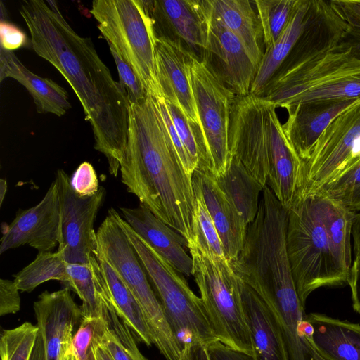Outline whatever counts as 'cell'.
<instances>
[{"label":"cell","mask_w":360,"mask_h":360,"mask_svg":"<svg viewBox=\"0 0 360 360\" xmlns=\"http://www.w3.org/2000/svg\"><path fill=\"white\" fill-rule=\"evenodd\" d=\"M207 347L210 360H257L256 356L231 349L219 341Z\"/></svg>","instance_id":"obj_42"},{"label":"cell","mask_w":360,"mask_h":360,"mask_svg":"<svg viewBox=\"0 0 360 360\" xmlns=\"http://www.w3.org/2000/svg\"><path fill=\"white\" fill-rule=\"evenodd\" d=\"M65 287L73 290L82 302L83 319L102 318L108 291L97 257L87 263H68Z\"/></svg>","instance_id":"obj_27"},{"label":"cell","mask_w":360,"mask_h":360,"mask_svg":"<svg viewBox=\"0 0 360 360\" xmlns=\"http://www.w3.org/2000/svg\"><path fill=\"white\" fill-rule=\"evenodd\" d=\"M286 245L298 297L322 287L348 285L349 273L338 262L325 229L318 193L296 198L288 210Z\"/></svg>","instance_id":"obj_4"},{"label":"cell","mask_w":360,"mask_h":360,"mask_svg":"<svg viewBox=\"0 0 360 360\" xmlns=\"http://www.w3.org/2000/svg\"><path fill=\"white\" fill-rule=\"evenodd\" d=\"M360 161V98L336 116L304 162V184L299 194L319 193Z\"/></svg>","instance_id":"obj_10"},{"label":"cell","mask_w":360,"mask_h":360,"mask_svg":"<svg viewBox=\"0 0 360 360\" xmlns=\"http://www.w3.org/2000/svg\"><path fill=\"white\" fill-rule=\"evenodd\" d=\"M117 213L114 208H110L96 231L97 253L113 267L133 294L154 342L165 345L174 339V333L146 272L118 221Z\"/></svg>","instance_id":"obj_8"},{"label":"cell","mask_w":360,"mask_h":360,"mask_svg":"<svg viewBox=\"0 0 360 360\" xmlns=\"http://www.w3.org/2000/svg\"><path fill=\"white\" fill-rule=\"evenodd\" d=\"M38 333L37 325L30 322L3 330L0 337L1 360H30Z\"/></svg>","instance_id":"obj_34"},{"label":"cell","mask_w":360,"mask_h":360,"mask_svg":"<svg viewBox=\"0 0 360 360\" xmlns=\"http://www.w3.org/2000/svg\"><path fill=\"white\" fill-rule=\"evenodd\" d=\"M192 183L195 196V219L193 239L190 243L194 244L215 261H227L219 236L205 202L199 171L194 172Z\"/></svg>","instance_id":"obj_31"},{"label":"cell","mask_w":360,"mask_h":360,"mask_svg":"<svg viewBox=\"0 0 360 360\" xmlns=\"http://www.w3.org/2000/svg\"><path fill=\"white\" fill-rule=\"evenodd\" d=\"M317 193L323 224L335 256L342 269L349 273L352 264V226L356 212L321 193Z\"/></svg>","instance_id":"obj_29"},{"label":"cell","mask_w":360,"mask_h":360,"mask_svg":"<svg viewBox=\"0 0 360 360\" xmlns=\"http://www.w3.org/2000/svg\"><path fill=\"white\" fill-rule=\"evenodd\" d=\"M351 288L352 307L360 314V256L356 257L352 262L348 279Z\"/></svg>","instance_id":"obj_44"},{"label":"cell","mask_w":360,"mask_h":360,"mask_svg":"<svg viewBox=\"0 0 360 360\" xmlns=\"http://www.w3.org/2000/svg\"><path fill=\"white\" fill-rule=\"evenodd\" d=\"M319 193L352 212L360 211V161Z\"/></svg>","instance_id":"obj_35"},{"label":"cell","mask_w":360,"mask_h":360,"mask_svg":"<svg viewBox=\"0 0 360 360\" xmlns=\"http://www.w3.org/2000/svg\"><path fill=\"white\" fill-rule=\"evenodd\" d=\"M101 319H82L72 342V349L77 360H94L93 350Z\"/></svg>","instance_id":"obj_36"},{"label":"cell","mask_w":360,"mask_h":360,"mask_svg":"<svg viewBox=\"0 0 360 360\" xmlns=\"http://www.w3.org/2000/svg\"><path fill=\"white\" fill-rule=\"evenodd\" d=\"M262 105L269 141L266 186L281 205L288 210L303 187L304 162L285 134L276 113L277 107L264 98Z\"/></svg>","instance_id":"obj_14"},{"label":"cell","mask_w":360,"mask_h":360,"mask_svg":"<svg viewBox=\"0 0 360 360\" xmlns=\"http://www.w3.org/2000/svg\"><path fill=\"white\" fill-rule=\"evenodd\" d=\"M119 75V83L127 94L129 103H137L148 96L132 68L114 51L110 49Z\"/></svg>","instance_id":"obj_37"},{"label":"cell","mask_w":360,"mask_h":360,"mask_svg":"<svg viewBox=\"0 0 360 360\" xmlns=\"http://www.w3.org/2000/svg\"><path fill=\"white\" fill-rule=\"evenodd\" d=\"M20 13L34 52L69 83L91 124L94 149L107 159L116 177L127 142L129 101L99 57L91 39L79 35L55 1L25 0Z\"/></svg>","instance_id":"obj_1"},{"label":"cell","mask_w":360,"mask_h":360,"mask_svg":"<svg viewBox=\"0 0 360 360\" xmlns=\"http://www.w3.org/2000/svg\"><path fill=\"white\" fill-rule=\"evenodd\" d=\"M93 353L94 360H114L109 352L98 343H95Z\"/></svg>","instance_id":"obj_49"},{"label":"cell","mask_w":360,"mask_h":360,"mask_svg":"<svg viewBox=\"0 0 360 360\" xmlns=\"http://www.w3.org/2000/svg\"><path fill=\"white\" fill-rule=\"evenodd\" d=\"M128 192L184 238L193 239L195 196L155 97L129 103L127 142L120 164Z\"/></svg>","instance_id":"obj_2"},{"label":"cell","mask_w":360,"mask_h":360,"mask_svg":"<svg viewBox=\"0 0 360 360\" xmlns=\"http://www.w3.org/2000/svg\"><path fill=\"white\" fill-rule=\"evenodd\" d=\"M131 331L115 311L108 293L96 343L103 346L114 360H148L140 352Z\"/></svg>","instance_id":"obj_30"},{"label":"cell","mask_w":360,"mask_h":360,"mask_svg":"<svg viewBox=\"0 0 360 360\" xmlns=\"http://www.w3.org/2000/svg\"><path fill=\"white\" fill-rule=\"evenodd\" d=\"M11 77L30 93L39 113L62 116L71 105L66 90L51 79L41 77L28 70L13 51L0 49V80Z\"/></svg>","instance_id":"obj_23"},{"label":"cell","mask_w":360,"mask_h":360,"mask_svg":"<svg viewBox=\"0 0 360 360\" xmlns=\"http://www.w3.org/2000/svg\"><path fill=\"white\" fill-rule=\"evenodd\" d=\"M306 320V338L323 360H360L359 323L319 313Z\"/></svg>","instance_id":"obj_20"},{"label":"cell","mask_w":360,"mask_h":360,"mask_svg":"<svg viewBox=\"0 0 360 360\" xmlns=\"http://www.w3.org/2000/svg\"><path fill=\"white\" fill-rule=\"evenodd\" d=\"M311 0H297L286 27L269 49L265 50L252 82L250 94L262 96L268 84L290 55L307 21Z\"/></svg>","instance_id":"obj_25"},{"label":"cell","mask_w":360,"mask_h":360,"mask_svg":"<svg viewBox=\"0 0 360 360\" xmlns=\"http://www.w3.org/2000/svg\"><path fill=\"white\" fill-rule=\"evenodd\" d=\"M187 248L193 261L192 275L217 340L256 356L243 311L238 277L227 261L212 259L193 243Z\"/></svg>","instance_id":"obj_7"},{"label":"cell","mask_w":360,"mask_h":360,"mask_svg":"<svg viewBox=\"0 0 360 360\" xmlns=\"http://www.w3.org/2000/svg\"><path fill=\"white\" fill-rule=\"evenodd\" d=\"M70 289L41 292L33 304L37 326L42 338L46 360H62L70 349L75 329L83 318L82 307Z\"/></svg>","instance_id":"obj_15"},{"label":"cell","mask_w":360,"mask_h":360,"mask_svg":"<svg viewBox=\"0 0 360 360\" xmlns=\"http://www.w3.org/2000/svg\"><path fill=\"white\" fill-rule=\"evenodd\" d=\"M191 51L181 42L156 36V63L162 96L200 129L191 77Z\"/></svg>","instance_id":"obj_17"},{"label":"cell","mask_w":360,"mask_h":360,"mask_svg":"<svg viewBox=\"0 0 360 360\" xmlns=\"http://www.w3.org/2000/svg\"><path fill=\"white\" fill-rule=\"evenodd\" d=\"M20 308L19 290L14 281L0 280V315L15 314Z\"/></svg>","instance_id":"obj_40"},{"label":"cell","mask_w":360,"mask_h":360,"mask_svg":"<svg viewBox=\"0 0 360 360\" xmlns=\"http://www.w3.org/2000/svg\"><path fill=\"white\" fill-rule=\"evenodd\" d=\"M352 238L355 257H359L360 256V211L354 215Z\"/></svg>","instance_id":"obj_47"},{"label":"cell","mask_w":360,"mask_h":360,"mask_svg":"<svg viewBox=\"0 0 360 360\" xmlns=\"http://www.w3.org/2000/svg\"><path fill=\"white\" fill-rule=\"evenodd\" d=\"M123 219L178 272L192 275L193 261L184 250V238L158 218L142 203L136 207H120Z\"/></svg>","instance_id":"obj_19"},{"label":"cell","mask_w":360,"mask_h":360,"mask_svg":"<svg viewBox=\"0 0 360 360\" xmlns=\"http://www.w3.org/2000/svg\"><path fill=\"white\" fill-rule=\"evenodd\" d=\"M210 3L212 15L240 39L259 68L264 56L259 44L262 33L257 11L251 1L210 0Z\"/></svg>","instance_id":"obj_24"},{"label":"cell","mask_w":360,"mask_h":360,"mask_svg":"<svg viewBox=\"0 0 360 360\" xmlns=\"http://www.w3.org/2000/svg\"><path fill=\"white\" fill-rule=\"evenodd\" d=\"M359 98L312 101L286 109L288 117L283 124L290 145L304 162L321 134L330 122Z\"/></svg>","instance_id":"obj_18"},{"label":"cell","mask_w":360,"mask_h":360,"mask_svg":"<svg viewBox=\"0 0 360 360\" xmlns=\"http://www.w3.org/2000/svg\"><path fill=\"white\" fill-rule=\"evenodd\" d=\"M191 77L210 171L217 179L226 173L231 159L229 131L231 109L237 96L220 80L206 60L193 52Z\"/></svg>","instance_id":"obj_9"},{"label":"cell","mask_w":360,"mask_h":360,"mask_svg":"<svg viewBox=\"0 0 360 360\" xmlns=\"http://www.w3.org/2000/svg\"><path fill=\"white\" fill-rule=\"evenodd\" d=\"M0 254L27 245L39 252H52L60 238V200L57 180L36 205L19 210L9 224H1Z\"/></svg>","instance_id":"obj_12"},{"label":"cell","mask_w":360,"mask_h":360,"mask_svg":"<svg viewBox=\"0 0 360 360\" xmlns=\"http://www.w3.org/2000/svg\"><path fill=\"white\" fill-rule=\"evenodd\" d=\"M105 285L115 311L136 338L150 347L153 344L143 313L121 276L100 254L96 255Z\"/></svg>","instance_id":"obj_26"},{"label":"cell","mask_w":360,"mask_h":360,"mask_svg":"<svg viewBox=\"0 0 360 360\" xmlns=\"http://www.w3.org/2000/svg\"><path fill=\"white\" fill-rule=\"evenodd\" d=\"M62 360H77L76 356L73 352L72 347L65 354V356L63 358Z\"/></svg>","instance_id":"obj_51"},{"label":"cell","mask_w":360,"mask_h":360,"mask_svg":"<svg viewBox=\"0 0 360 360\" xmlns=\"http://www.w3.org/2000/svg\"><path fill=\"white\" fill-rule=\"evenodd\" d=\"M117 217L134 247L162 306L170 327L182 343L198 341L208 346L217 340L201 298L162 256L117 212Z\"/></svg>","instance_id":"obj_6"},{"label":"cell","mask_w":360,"mask_h":360,"mask_svg":"<svg viewBox=\"0 0 360 360\" xmlns=\"http://www.w3.org/2000/svg\"><path fill=\"white\" fill-rule=\"evenodd\" d=\"M262 39L270 49L288 24L297 0H255Z\"/></svg>","instance_id":"obj_33"},{"label":"cell","mask_w":360,"mask_h":360,"mask_svg":"<svg viewBox=\"0 0 360 360\" xmlns=\"http://www.w3.org/2000/svg\"><path fill=\"white\" fill-rule=\"evenodd\" d=\"M0 36L1 47L8 51H14L19 49L27 42V37L25 32L8 22H1Z\"/></svg>","instance_id":"obj_41"},{"label":"cell","mask_w":360,"mask_h":360,"mask_svg":"<svg viewBox=\"0 0 360 360\" xmlns=\"http://www.w3.org/2000/svg\"><path fill=\"white\" fill-rule=\"evenodd\" d=\"M55 179L60 200V238L57 251L68 263H87L97 255L94 224L105 190L100 187L94 195L81 197L72 188L70 177L63 169L57 170Z\"/></svg>","instance_id":"obj_11"},{"label":"cell","mask_w":360,"mask_h":360,"mask_svg":"<svg viewBox=\"0 0 360 360\" xmlns=\"http://www.w3.org/2000/svg\"><path fill=\"white\" fill-rule=\"evenodd\" d=\"M30 360H46L44 347L39 333H38Z\"/></svg>","instance_id":"obj_48"},{"label":"cell","mask_w":360,"mask_h":360,"mask_svg":"<svg viewBox=\"0 0 360 360\" xmlns=\"http://www.w3.org/2000/svg\"><path fill=\"white\" fill-rule=\"evenodd\" d=\"M216 181L249 226L256 217L259 208V194L264 187L233 155H231L226 173L223 176L216 179Z\"/></svg>","instance_id":"obj_28"},{"label":"cell","mask_w":360,"mask_h":360,"mask_svg":"<svg viewBox=\"0 0 360 360\" xmlns=\"http://www.w3.org/2000/svg\"><path fill=\"white\" fill-rule=\"evenodd\" d=\"M156 36H165L203 52L210 15L209 0L146 1Z\"/></svg>","instance_id":"obj_16"},{"label":"cell","mask_w":360,"mask_h":360,"mask_svg":"<svg viewBox=\"0 0 360 360\" xmlns=\"http://www.w3.org/2000/svg\"><path fill=\"white\" fill-rule=\"evenodd\" d=\"M155 98L167 127L168 133L179 157L184 169L188 176L192 177L194 172L196 170V165L191 158L177 134L169 112L168 110L165 98L163 97H158Z\"/></svg>","instance_id":"obj_38"},{"label":"cell","mask_w":360,"mask_h":360,"mask_svg":"<svg viewBox=\"0 0 360 360\" xmlns=\"http://www.w3.org/2000/svg\"><path fill=\"white\" fill-rule=\"evenodd\" d=\"M202 58L236 96L250 94L258 68L240 39L212 15L211 6Z\"/></svg>","instance_id":"obj_13"},{"label":"cell","mask_w":360,"mask_h":360,"mask_svg":"<svg viewBox=\"0 0 360 360\" xmlns=\"http://www.w3.org/2000/svg\"><path fill=\"white\" fill-rule=\"evenodd\" d=\"M205 202L219 236L226 259L231 263L240 254L248 225L210 172H200Z\"/></svg>","instance_id":"obj_22"},{"label":"cell","mask_w":360,"mask_h":360,"mask_svg":"<svg viewBox=\"0 0 360 360\" xmlns=\"http://www.w3.org/2000/svg\"><path fill=\"white\" fill-rule=\"evenodd\" d=\"M179 360H210L207 346L198 341L184 343Z\"/></svg>","instance_id":"obj_45"},{"label":"cell","mask_w":360,"mask_h":360,"mask_svg":"<svg viewBox=\"0 0 360 360\" xmlns=\"http://www.w3.org/2000/svg\"><path fill=\"white\" fill-rule=\"evenodd\" d=\"M239 281L245 318L257 360H290L281 326L272 311L250 286L240 278Z\"/></svg>","instance_id":"obj_21"},{"label":"cell","mask_w":360,"mask_h":360,"mask_svg":"<svg viewBox=\"0 0 360 360\" xmlns=\"http://www.w3.org/2000/svg\"><path fill=\"white\" fill-rule=\"evenodd\" d=\"M67 266L58 251L39 252L31 263L13 275V281L19 290L27 292L51 280L65 284L68 281Z\"/></svg>","instance_id":"obj_32"},{"label":"cell","mask_w":360,"mask_h":360,"mask_svg":"<svg viewBox=\"0 0 360 360\" xmlns=\"http://www.w3.org/2000/svg\"><path fill=\"white\" fill-rule=\"evenodd\" d=\"M331 2L345 21L360 26V0H332Z\"/></svg>","instance_id":"obj_43"},{"label":"cell","mask_w":360,"mask_h":360,"mask_svg":"<svg viewBox=\"0 0 360 360\" xmlns=\"http://www.w3.org/2000/svg\"><path fill=\"white\" fill-rule=\"evenodd\" d=\"M346 22L345 37L353 48L360 51V26Z\"/></svg>","instance_id":"obj_46"},{"label":"cell","mask_w":360,"mask_h":360,"mask_svg":"<svg viewBox=\"0 0 360 360\" xmlns=\"http://www.w3.org/2000/svg\"><path fill=\"white\" fill-rule=\"evenodd\" d=\"M70 183L75 193L81 197L94 195L99 189L96 171L91 163H81L70 178Z\"/></svg>","instance_id":"obj_39"},{"label":"cell","mask_w":360,"mask_h":360,"mask_svg":"<svg viewBox=\"0 0 360 360\" xmlns=\"http://www.w3.org/2000/svg\"><path fill=\"white\" fill-rule=\"evenodd\" d=\"M7 181L5 179H0V206L2 205L7 192Z\"/></svg>","instance_id":"obj_50"},{"label":"cell","mask_w":360,"mask_h":360,"mask_svg":"<svg viewBox=\"0 0 360 360\" xmlns=\"http://www.w3.org/2000/svg\"><path fill=\"white\" fill-rule=\"evenodd\" d=\"M90 13L112 49L132 68L148 94L163 97L156 63V34L146 1L95 0Z\"/></svg>","instance_id":"obj_5"},{"label":"cell","mask_w":360,"mask_h":360,"mask_svg":"<svg viewBox=\"0 0 360 360\" xmlns=\"http://www.w3.org/2000/svg\"><path fill=\"white\" fill-rule=\"evenodd\" d=\"M331 1L311 0L305 27L262 97L285 109L299 103L360 98V51Z\"/></svg>","instance_id":"obj_3"}]
</instances>
